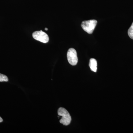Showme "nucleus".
<instances>
[{"label":"nucleus","mask_w":133,"mask_h":133,"mask_svg":"<svg viewBox=\"0 0 133 133\" xmlns=\"http://www.w3.org/2000/svg\"><path fill=\"white\" fill-rule=\"evenodd\" d=\"M58 114L62 116V118L59 121L61 124L67 126L70 124L71 121V116L69 112L64 108L60 107L58 110Z\"/></svg>","instance_id":"nucleus-1"},{"label":"nucleus","mask_w":133,"mask_h":133,"mask_svg":"<svg viewBox=\"0 0 133 133\" xmlns=\"http://www.w3.org/2000/svg\"><path fill=\"white\" fill-rule=\"evenodd\" d=\"M97 21L95 20H90L82 22L81 26L82 29L88 34H92L95 29Z\"/></svg>","instance_id":"nucleus-2"},{"label":"nucleus","mask_w":133,"mask_h":133,"mask_svg":"<svg viewBox=\"0 0 133 133\" xmlns=\"http://www.w3.org/2000/svg\"><path fill=\"white\" fill-rule=\"evenodd\" d=\"M67 58L69 63L72 65H75L78 63L77 56L76 51L73 48H70L68 50Z\"/></svg>","instance_id":"nucleus-3"},{"label":"nucleus","mask_w":133,"mask_h":133,"mask_svg":"<svg viewBox=\"0 0 133 133\" xmlns=\"http://www.w3.org/2000/svg\"><path fill=\"white\" fill-rule=\"evenodd\" d=\"M32 36L34 39L41 42L46 43L49 42L48 35L42 30L35 31L33 33Z\"/></svg>","instance_id":"nucleus-4"},{"label":"nucleus","mask_w":133,"mask_h":133,"mask_svg":"<svg viewBox=\"0 0 133 133\" xmlns=\"http://www.w3.org/2000/svg\"><path fill=\"white\" fill-rule=\"evenodd\" d=\"M97 60L94 58H91L89 63V66L91 70L94 72H96L97 71Z\"/></svg>","instance_id":"nucleus-5"},{"label":"nucleus","mask_w":133,"mask_h":133,"mask_svg":"<svg viewBox=\"0 0 133 133\" xmlns=\"http://www.w3.org/2000/svg\"><path fill=\"white\" fill-rule=\"evenodd\" d=\"M128 35L130 38L133 39V22L128 30Z\"/></svg>","instance_id":"nucleus-6"},{"label":"nucleus","mask_w":133,"mask_h":133,"mask_svg":"<svg viewBox=\"0 0 133 133\" xmlns=\"http://www.w3.org/2000/svg\"><path fill=\"white\" fill-rule=\"evenodd\" d=\"M8 78L6 76L0 73V82H7Z\"/></svg>","instance_id":"nucleus-7"},{"label":"nucleus","mask_w":133,"mask_h":133,"mask_svg":"<svg viewBox=\"0 0 133 133\" xmlns=\"http://www.w3.org/2000/svg\"><path fill=\"white\" fill-rule=\"evenodd\" d=\"M3 121V120L2 118L0 116V123H1V122H2Z\"/></svg>","instance_id":"nucleus-8"},{"label":"nucleus","mask_w":133,"mask_h":133,"mask_svg":"<svg viewBox=\"0 0 133 133\" xmlns=\"http://www.w3.org/2000/svg\"><path fill=\"white\" fill-rule=\"evenodd\" d=\"M45 30H48V29L47 28H45Z\"/></svg>","instance_id":"nucleus-9"}]
</instances>
